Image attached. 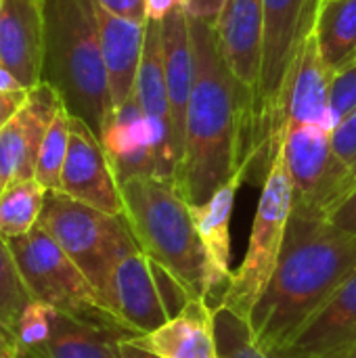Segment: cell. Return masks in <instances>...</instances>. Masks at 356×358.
Listing matches in <instances>:
<instances>
[{"instance_id":"obj_1","label":"cell","mask_w":356,"mask_h":358,"mask_svg":"<svg viewBox=\"0 0 356 358\" xmlns=\"http://www.w3.org/2000/svg\"><path fill=\"white\" fill-rule=\"evenodd\" d=\"M189 25L195 80L187 109L185 153L174 185L187 203L197 206L233 176H248L258 153L254 94L229 71L214 25L197 17H189Z\"/></svg>"},{"instance_id":"obj_2","label":"cell","mask_w":356,"mask_h":358,"mask_svg":"<svg viewBox=\"0 0 356 358\" xmlns=\"http://www.w3.org/2000/svg\"><path fill=\"white\" fill-rule=\"evenodd\" d=\"M355 268L356 235L294 208L277 271L248 321L254 342L269 355L281 350Z\"/></svg>"},{"instance_id":"obj_3","label":"cell","mask_w":356,"mask_h":358,"mask_svg":"<svg viewBox=\"0 0 356 358\" xmlns=\"http://www.w3.org/2000/svg\"><path fill=\"white\" fill-rule=\"evenodd\" d=\"M42 82L99 138L113 115L94 0H44Z\"/></svg>"},{"instance_id":"obj_4","label":"cell","mask_w":356,"mask_h":358,"mask_svg":"<svg viewBox=\"0 0 356 358\" xmlns=\"http://www.w3.org/2000/svg\"><path fill=\"white\" fill-rule=\"evenodd\" d=\"M124 218L138 248L204 298V256L187 199L172 180L136 176L120 185Z\"/></svg>"},{"instance_id":"obj_5","label":"cell","mask_w":356,"mask_h":358,"mask_svg":"<svg viewBox=\"0 0 356 358\" xmlns=\"http://www.w3.org/2000/svg\"><path fill=\"white\" fill-rule=\"evenodd\" d=\"M323 0H262L264 34L260 78L254 94L256 153H266L269 162L283 141L285 94L296 61L315 34L317 15Z\"/></svg>"},{"instance_id":"obj_6","label":"cell","mask_w":356,"mask_h":358,"mask_svg":"<svg viewBox=\"0 0 356 358\" xmlns=\"http://www.w3.org/2000/svg\"><path fill=\"white\" fill-rule=\"evenodd\" d=\"M8 245L34 300L120 340L134 338L107 308L78 264L40 224L27 235L10 239Z\"/></svg>"},{"instance_id":"obj_7","label":"cell","mask_w":356,"mask_h":358,"mask_svg":"<svg viewBox=\"0 0 356 358\" xmlns=\"http://www.w3.org/2000/svg\"><path fill=\"white\" fill-rule=\"evenodd\" d=\"M294 210V187L283 155V141L277 147L264 176L258 210L252 222L241 264L231 273L220 308L241 321H250L258 300L269 287L285 241L287 222Z\"/></svg>"},{"instance_id":"obj_8","label":"cell","mask_w":356,"mask_h":358,"mask_svg":"<svg viewBox=\"0 0 356 358\" xmlns=\"http://www.w3.org/2000/svg\"><path fill=\"white\" fill-rule=\"evenodd\" d=\"M38 224L78 264L99 296L115 260L138 248L124 216L105 214L61 191H46Z\"/></svg>"},{"instance_id":"obj_9","label":"cell","mask_w":356,"mask_h":358,"mask_svg":"<svg viewBox=\"0 0 356 358\" xmlns=\"http://www.w3.org/2000/svg\"><path fill=\"white\" fill-rule=\"evenodd\" d=\"M283 155L294 187V208L329 216L356 189V176L338 157L323 126L283 130Z\"/></svg>"},{"instance_id":"obj_10","label":"cell","mask_w":356,"mask_h":358,"mask_svg":"<svg viewBox=\"0 0 356 358\" xmlns=\"http://www.w3.org/2000/svg\"><path fill=\"white\" fill-rule=\"evenodd\" d=\"M101 298L134 338L155 331L170 319L153 277L151 260L141 248L115 260Z\"/></svg>"},{"instance_id":"obj_11","label":"cell","mask_w":356,"mask_h":358,"mask_svg":"<svg viewBox=\"0 0 356 358\" xmlns=\"http://www.w3.org/2000/svg\"><path fill=\"white\" fill-rule=\"evenodd\" d=\"M61 193L111 216H124L120 182L101 138L71 115L67 159L61 172Z\"/></svg>"},{"instance_id":"obj_12","label":"cell","mask_w":356,"mask_h":358,"mask_svg":"<svg viewBox=\"0 0 356 358\" xmlns=\"http://www.w3.org/2000/svg\"><path fill=\"white\" fill-rule=\"evenodd\" d=\"M65 107L61 94L46 82L29 88L15 115L0 128V185L34 178L40 145Z\"/></svg>"},{"instance_id":"obj_13","label":"cell","mask_w":356,"mask_h":358,"mask_svg":"<svg viewBox=\"0 0 356 358\" xmlns=\"http://www.w3.org/2000/svg\"><path fill=\"white\" fill-rule=\"evenodd\" d=\"M245 180V174L233 176L214 195L197 206L189 203L193 227L204 256V298L220 308L231 279V218L235 197Z\"/></svg>"},{"instance_id":"obj_14","label":"cell","mask_w":356,"mask_h":358,"mask_svg":"<svg viewBox=\"0 0 356 358\" xmlns=\"http://www.w3.org/2000/svg\"><path fill=\"white\" fill-rule=\"evenodd\" d=\"M136 101L149 120L155 136V159L157 176L162 180L176 182V153H174V130L170 117L166 73H164V46H162V23L147 19L143 59L134 86Z\"/></svg>"},{"instance_id":"obj_15","label":"cell","mask_w":356,"mask_h":358,"mask_svg":"<svg viewBox=\"0 0 356 358\" xmlns=\"http://www.w3.org/2000/svg\"><path fill=\"white\" fill-rule=\"evenodd\" d=\"M356 346V268L273 358H329Z\"/></svg>"},{"instance_id":"obj_16","label":"cell","mask_w":356,"mask_h":358,"mask_svg":"<svg viewBox=\"0 0 356 358\" xmlns=\"http://www.w3.org/2000/svg\"><path fill=\"white\" fill-rule=\"evenodd\" d=\"M44 0H0V65L27 90L42 82Z\"/></svg>"},{"instance_id":"obj_17","label":"cell","mask_w":356,"mask_h":358,"mask_svg":"<svg viewBox=\"0 0 356 358\" xmlns=\"http://www.w3.org/2000/svg\"><path fill=\"white\" fill-rule=\"evenodd\" d=\"M212 25L229 71L256 94L264 34L262 0H225Z\"/></svg>"},{"instance_id":"obj_18","label":"cell","mask_w":356,"mask_h":358,"mask_svg":"<svg viewBox=\"0 0 356 358\" xmlns=\"http://www.w3.org/2000/svg\"><path fill=\"white\" fill-rule=\"evenodd\" d=\"M216 315L206 298H193L155 331L130 340L159 358H220Z\"/></svg>"},{"instance_id":"obj_19","label":"cell","mask_w":356,"mask_h":358,"mask_svg":"<svg viewBox=\"0 0 356 358\" xmlns=\"http://www.w3.org/2000/svg\"><path fill=\"white\" fill-rule=\"evenodd\" d=\"M159 23H162V46H164V73H166L172 130H174V153H176V164L180 166L185 153L187 109L193 92V80H195V55H193L189 13L178 8Z\"/></svg>"},{"instance_id":"obj_20","label":"cell","mask_w":356,"mask_h":358,"mask_svg":"<svg viewBox=\"0 0 356 358\" xmlns=\"http://www.w3.org/2000/svg\"><path fill=\"white\" fill-rule=\"evenodd\" d=\"M101 143L120 185L136 176H157L153 128L145 117L136 94L113 111L101 134Z\"/></svg>"},{"instance_id":"obj_21","label":"cell","mask_w":356,"mask_h":358,"mask_svg":"<svg viewBox=\"0 0 356 358\" xmlns=\"http://www.w3.org/2000/svg\"><path fill=\"white\" fill-rule=\"evenodd\" d=\"M97 21H99V38L103 61L109 80V92L113 111L120 109L132 94L136 86V76L143 59L145 46V27L147 23L118 17L97 4Z\"/></svg>"},{"instance_id":"obj_22","label":"cell","mask_w":356,"mask_h":358,"mask_svg":"<svg viewBox=\"0 0 356 358\" xmlns=\"http://www.w3.org/2000/svg\"><path fill=\"white\" fill-rule=\"evenodd\" d=\"M336 71L323 61L317 36L313 34L292 73L285 94V128L294 126H325L329 111V94Z\"/></svg>"},{"instance_id":"obj_23","label":"cell","mask_w":356,"mask_h":358,"mask_svg":"<svg viewBox=\"0 0 356 358\" xmlns=\"http://www.w3.org/2000/svg\"><path fill=\"white\" fill-rule=\"evenodd\" d=\"M120 338L52 308L50 334L36 352L46 358H122Z\"/></svg>"},{"instance_id":"obj_24","label":"cell","mask_w":356,"mask_h":358,"mask_svg":"<svg viewBox=\"0 0 356 358\" xmlns=\"http://www.w3.org/2000/svg\"><path fill=\"white\" fill-rule=\"evenodd\" d=\"M315 36L323 61L338 73L356 61V0H323Z\"/></svg>"},{"instance_id":"obj_25","label":"cell","mask_w":356,"mask_h":358,"mask_svg":"<svg viewBox=\"0 0 356 358\" xmlns=\"http://www.w3.org/2000/svg\"><path fill=\"white\" fill-rule=\"evenodd\" d=\"M44 197L46 189L36 178L4 185L0 191V237L10 241L27 235L40 222Z\"/></svg>"},{"instance_id":"obj_26","label":"cell","mask_w":356,"mask_h":358,"mask_svg":"<svg viewBox=\"0 0 356 358\" xmlns=\"http://www.w3.org/2000/svg\"><path fill=\"white\" fill-rule=\"evenodd\" d=\"M69 134H71V113L67 107H61L57 117L52 120L36 159L34 178L46 191H59L61 187V172L67 159L69 149Z\"/></svg>"},{"instance_id":"obj_27","label":"cell","mask_w":356,"mask_h":358,"mask_svg":"<svg viewBox=\"0 0 356 358\" xmlns=\"http://www.w3.org/2000/svg\"><path fill=\"white\" fill-rule=\"evenodd\" d=\"M31 300L34 298L21 277L10 245L0 237V329L13 336L17 319Z\"/></svg>"},{"instance_id":"obj_28","label":"cell","mask_w":356,"mask_h":358,"mask_svg":"<svg viewBox=\"0 0 356 358\" xmlns=\"http://www.w3.org/2000/svg\"><path fill=\"white\" fill-rule=\"evenodd\" d=\"M216 336L220 358H273L254 342L248 323L237 319L227 308H218Z\"/></svg>"},{"instance_id":"obj_29","label":"cell","mask_w":356,"mask_h":358,"mask_svg":"<svg viewBox=\"0 0 356 358\" xmlns=\"http://www.w3.org/2000/svg\"><path fill=\"white\" fill-rule=\"evenodd\" d=\"M50 317H52L50 306L31 300L21 313V317L17 319V325L13 329V340L31 350H40L50 334Z\"/></svg>"},{"instance_id":"obj_30","label":"cell","mask_w":356,"mask_h":358,"mask_svg":"<svg viewBox=\"0 0 356 358\" xmlns=\"http://www.w3.org/2000/svg\"><path fill=\"white\" fill-rule=\"evenodd\" d=\"M356 111V61L336 73L329 94V111L325 120V130H334L342 120Z\"/></svg>"},{"instance_id":"obj_31","label":"cell","mask_w":356,"mask_h":358,"mask_svg":"<svg viewBox=\"0 0 356 358\" xmlns=\"http://www.w3.org/2000/svg\"><path fill=\"white\" fill-rule=\"evenodd\" d=\"M332 145L338 157L356 176V111L332 130Z\"/></svg>"},{"instance_id":"obj_32","label":"cell","mask_w":356,"mask_h":358,"mask_svg":"<svg viewBox=\"0 0 356 358\" xmlns=\"http://www.w3.org/2000/svg\"><path fill=\"white\" fill-rule=\"evenodd\" d=\"M97 4L118 17L147 23V0H97Z\"/></svg>"},{"instance_id":"obj_33","label":"cell","mask_w":356,"mask_h":358,"mask_svg":"<svg viewBox=\"0 0 356 358\" xmlns=\"http://www.w3.org/2000/svg\"><path fill=\"white\" fill-rule=\"evenodd\" d=\"M332 224H336L338 229L356 235V189L327 216Z\"/></svg>"},{"instance_id":"obj_34","label":"cell","mask_w":356,"mask_h":358,"mask_svg":"<svg viewBox=\"0 0 356 358\" xmlns=\"http://www.w3.org/2000/svg\"><path fill=\"white\" fill-rule=\"evenodd\" d=\"M193 0H147V19L164 21L170 13L183 8L189 13Z\"/></svg>"},{"instance_id":"obj_35","label":"cell","mask_w":356,"mask_h":358,"mask_svg":"<svg viewBox=\"0 0 356 358\" xmlns=\"http://www.w3.org/2000/svg\"><path fill=\"white\" fill-rule=\"evenodd\" d=\"M29 90L23 92H0V128L15 115V111L21 107Z\"/></svg>"},{"instance_id":"obj_36","label":"cell","mask_w":356,"mask_h":358,"mask_svg":"<svg viewBox=\"0 0 356 358\" xmlns=\"http://www.w3.org/2000/svg\"><path fill=\"white\" fill-rule=\"evenodd\" d=\"M222 4H225V0H193L191 8H189V17H197V19H206V21L214 23Z\"/></svg>"},{"instance_id":"obj_37","label":"cell","mask_w":356,"mask_h":358,"mask_svg":"<svg viewBox=\"0 0 356 358\" xmlns=\"http://www.w3.org/2000/svg\"><path fill=\"white\" fill-rule=\"evenodd\" d=\"M118 346H120V357L122 358H159L151 355V352H147L145 348H141L132 340H120Z\"/></svg>"},{"instance_id":"obj_38","label":"cell","mask_w":356,"mask_h":358,"mask_svg":"<svg viewBox=\"0 0 356 358\" xmlns=\"http://www.w3.org/2000/svg\"><path fill=\"white\" fill-rule=\"evenodd\" d=\"M27 90L6 67L0 65V92H23Z\"/></svg>"},{"instance_id":"obj_39","label":"cell","mask_w":356,"mask_h":358,"mask_svg":"<svg viewBox=\"0 0 356 358\" xmlns=\"http://www.w3.org/2000/svg\"><path fill=\"white\" fill-rule=\"evenodd\" d=\"M0 358H15V340L0 329Z\"/></svg>"},{"instance_id":"obj_40","label":"cell","mask_w":356,"mask_h":358,"mask_svg":"<svg viewBox=\"0 0 356 358\" xmlns=\"http://www.w3.org/2000/svg\"><path fill=\"white\" fill-rule=\"evenodd\" d=\"M15 358H46V357H42L40 352H36V350H31V348L21 346V344H17V342H15Z\"/></svg>"},{"instance_id":"obj_41","label":"cell","mask_w":356,"mask_h":358,"mask_svg":"<svg viewBox=\"0 0 356 358\" xmlns=\"http://www.w3.org/2000/svg\"><path fill=\"white\" fill-rule=\"evenodd\" d=\"M329 358H356V346L348 348V350H342V352H338V355H334V357Z\"/></svg>"},{"instance_id":"obj_42","label":"cell","mask_w":356,"mask_h":358,"mask_svg":"<svg viewBox=\"0 0 356 358\" xmlns=\"http://www.w3.org/2000/svg\"><path fill=\"white\" fill-rule=\"evenodd\" d=\"M0 191H2V185H0Z\"/></svg>"}]
</instances>
